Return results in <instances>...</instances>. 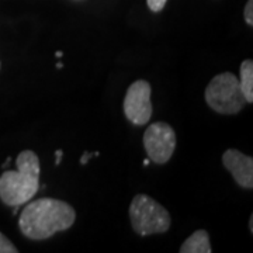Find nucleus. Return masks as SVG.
<instances>
[{"label":"nucleus","mask_w":253,"mask_h":253,"mask_svg":"<svg viewBox=\"0 0 253 253\" xmlns=\"http://www.w3.org/2000/svg\"><path fill=\"white\" fill-rule=\"evenodd\" d=\"M18 249L0 232V253H17Z\"/></svg>","instance_id":"9d476101"},{"label":"nucleus","mask_w":253,"mask_h":253,"mask_svg":"<svg viewBox=\"0 0 253 253\" xmlns=\"http://www.w3.org/2000/svg\"><path fill=\"white\" fill-rule=\"evenodd\" d=\"M0 68H1V63H0Z\"/></svg>","instance_id":"a211bd4d"},{"label":"nucleus","mask_w":253,"mask_h":253,"mask_svg":"<svg viewBox=\"0 0 253 253\" xmlns=\"http://www.w3.org/2000/svg\"><path fill=\"white\" fill-rule=\"evenodd\" d=\"M129 219L134 232L139 236L168 232L170 215L168 210L146 194H136L129 206Z\"/></svg>","instance_id":"7ed1b4c3"},{"label":"nucleus","mask_w":253,"mask_h":253,"mask_svg":"<svg viewBox=\"0 0 253 253\" xmlns=\"http://www.w3.org/2000/svg\"><path fill=\"white\" fill-rule=\"evenodd\" d=\"M123 109L126 117L135 126H145L152 117L151 84L146 81H135L126 90Z\"/></svg>","instance_id":"423d86ee"},{"label":"nucleus","mask_w":253,"mask_h":253,"mask_svg":"<svg viewBox=\"0 0 253 253\" xmlns=\"http://www.w3.org/2000/svg\"><path fill=\"white\" fill-rule=\"evenodd\" d=\"M76 219L72 206L62 200L38 199L27 204L18 219L21 234L33 241H44L69 229Z\"/></svg>","instance_id":"f257e3e1"},{"label":"nucleus","mask_w":253,"mask_h":253,"mask_svg":"<svg viewBox=\"0 0 253 253\" xmlns=\"http://www.w3.org/2000/svg\"><path fill=\"white\" fill-rule=\"evenodd\" d=\"M239 86L241 90L244 93L246 103L252 104L253 103V61L252 59H246L241 65V79Z\"/></svg>","instance_id":"1a4fd4ad"},{"label":"nucleus","mask_w":253,"mask_h":253,"mask_svg":"<svg viewBox=\"0 0 253 253\" xmlns=\"http://www.w3.org/2000/svg\"><path fill=\"white\" fill-rule=\"evenodd\" d=\"M93 156H99V152H94V154H90V152H84V154H83V156H82L81 163L82 165H86V163H87V161H89L90 158H93Z\"/></svg>","instance_id":"ddd939ff"},{"label":"nucleus","mask_w":253,"mask_h":253,"mask_svg":"<svg viewBox=\"0 0 253 253\" xmlns=\"http://www.w3.org/2000/svg\"><path fill=\"white\" fill-rule=\"evenodd\" d=\"M56 56H58V58H61V56H62V52H61V51H59V52H56Z\"/></svg>","instance_id":"f3484780"},{"label":"nucleus","mask_w":253,"mask_h":253,"mask_svg":"<svg viewBox=\"0 0 253 253\" xmlns=\"http://www.w3.org/2000/svg\"><path fill=\"white\" fill-rule=\"evenodd\" d=\"M144 146L151 162L163 165L169 162L176 149V132L166 123H155L146 128Z\"/></svg>","instance_id":"39448f33"},{"label":"nucleus","mask_w":253,"mask_h":253,"mask_svg":"<svg viewBox=\"0 0 253 253\" xmlns=\"http://www.w3.org/2000/svg\"><path fill=\"white\" fill-rule=\"evenodd\" d=\"M245 21L249 27L253 26V0H248L246 6H245Z\"/></svg>","instance_id":"9b49d317"},{"label":"nucleus","mask_w":253,"mask_h":253,"mask_svg":"<svg viewBox=\"0 0 253 253\" xmlns=\"http://www.w3.org/2000/svg\"><path fill=\"white\" fill-rule=\"evenodd\" d=\"M17 170H6L0 176V199L10 207H20L34 199L40 189V159L33 151L17 156Z\"/></svg>","instance_id":"f03ea898"},{"label":"nucleus","mask_w":253,"mask_h":253,"mask_svg":"<svg viewBox=\"0 0 253 253\" xmlns=\"http://www.w3.org/2000/svg\"><path fill=\"white\" fill-rule=\"evenodd\" d=\"M166 1H168V0H146L148 7L151 9V11H154V13L162 11V10L165 9V6H166Z\"/></svg>","instance_id":"f8f14e48"},{"label":"nucleus","mask_w":253,"mask_h":253,"mask_svg":"<svg viewBox=\"0 0 253 253\" xmlns=\"http://www.w3.org/2000/svg\"><path fill=\"white\" fill-rule=\"evenodd\" d=\"M149 163H151V161H149V159H145V161H144V166H148Z\"/></svg>","instance_id":"dca6fc26"},{"label":"nucleus","mask_w":253,"mask_h":253,"mask_svg":"<svg viewBox=\"0 0 253 253\" xmlns=\"http://www.w3.org/2000/svg\"><path fill=\"white\" fill-rule=\"evenodd\" d=\"M55 156H56V161H55V163H56V165H59V163H61V161H62V156H63L62 149H58V151L55 152Z\"/></svg>","instance_id":"4468645a"},{"label":"nucleus","mask_w":253,"mask_h":253,"mask_svg":"<svg viewBox=\"0 0 253 253\" xmlns=\"http://www.w3.org/2000/svg\"><path fill=\"white\" fill-rule=\"evenodd\" d=\"M225 169L232 174L234 180L242 189L253 187V159L249 155L242 154L238 149H226L222 155Z\"/></svg>","instance_id":"0eeeda50"},{"label":"nucleus","mask_w":253,"mask_h":253,"mask_svg":"<svg viewBox=\"0 0 253 253\" xmlns=\"http://www.w3.org/2000/svg\"><path fill=\"white\" fill-rule=\"evenodd\" d=\"M211 244L210 235L207 231L199 229L193 232L191 235L183 242L180 248V253H211Z\"/></svg>","instance_id":"6e6552de"},{"label":"nucleus","mask_w":253,"mask_h":253,"mask_svg":"<svg viewBox=\"0 0 253 253\" xmlns=\"http://www.w3.org/2000/svg\"><path fill=\"white\" fill-rule=\"evenodd\" d=\"M204 96L208 107L218 114H238L246 106V99L241 90L239 81L231 72L214 76L208 83Z\"/></svg>","instance_id":"20e7f679"},{"label":"nucleus","mask_w":253,"mask_h":253,"mask_svg":"<svg viewBox=\"0 0 253 253\" xmlns=\"http://www.w3.org/2000/svg\"><path fill=\"white\" fill-rule=\"evenodd\" d=\"M249 229H251V232H253V217H251L249 219Z\"/></svg>","instance_id":"2eb2a0df"}]
</instances>
